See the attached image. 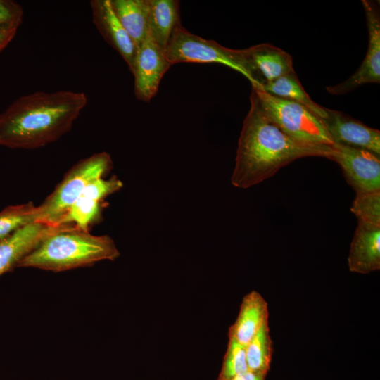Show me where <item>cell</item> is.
<instances>
[{"instance_id": "obj_1", "label": "cell", "mask_w": 380, "mask_h": 380, "mask_svg": "<svg viewBox=\"0 0 380 380\" xmlns=\"http://www.w3.org/2000/svg\"><path fill=\"white\" fill-rule=\"evenodd\" d=\"M251 108L238 142L231 182L246 189L271 177L280 168L305 156L329 158L331 146L298 143L284 132L265 113L251 91Z\"/></svg>"}, {"instance_id": "obj_2", "label": "cell", "mask_w": 380, "mask_h": 380, "mask_svg": "<svg viewBox=\"0 0 380 380\" xmlns=\"http://www.w3.org/2000/svg\"><path fill=\"white\" fill-rule=\"evenodd\" d=\"M83 92L36 91L17 99L0 114V146L34 149L68 132L87 106Z\"/></svg>"}, {"instance_id": "obj_3", "label": "cell", "mask_w": 380, "mask_h": 380, "mask_svg": "<svg viewBox=\"0 0 380 380\" xmlns=\"http://www.w3.org/2000/svg\"><path fill=\"white\" fill-rule=\"evenodd\" d=\"M120 252L107 235L95 236L75 224H66L44 238L16 267L62 272L114 260Z\"/></svg>"}, {"instance_id": "obj_4", "label": "cell", "mask_w": 380, "mask_h": 380, "mask_svg": "<svg viewBox=\"0 0 380 380\" xmlns=\"http://www.w3.org/2000/svg\"><path fill=\"white\" fill-rule=\"evenodd\" d=\"M165 55L171 65L178 63H220L243 75L251 86L257 85L246 49H232L205 39L189 32L180 22L173 30Z\"/></svg>"}, {"instance_id": "obj_5", "label": "cell", "mask_w": 380, "mask_h": 380, "mask_svg": "<svg viewBox=\"0 0 380 380\" xmlns=\"http://www.w3.org/2000/svg\"><path fill=\"white\" fill-rule=\"evenodd\" d=\"M113 167L109 153L100 152L78 161L65 175L53 192L37 206V222L60 225L64 216L83 190L103 177Z\"/></svg>"}, {"instance_id": "obj_6", "label": "cell", "mask_w": 380, "mask_h": 380, "mask_svg": "<svg viewBox=\"0 0 380 380\" xmlns=\"http://www.w3.org/2000/svg\"><path fill=\"white\" fill-rule=\"evenodd\" d=\"M252 92L268 117L296 141L312 146L334 144L322 120L305 106L273 96L258 86H252Z\"/></svg>"}, {"instance_id": "obj_7", "label": "cell", "mask_w": 380, "mask_h": 380, "mask_svg": "<svg viewBox=\"0 0 380 380\" xmlns=\"http://www.w3.org/2000/svg\"><path fill=\"white\" fill-rule=\"evenodd\" d=\"M331 147L329 159L339 164L356 193L380 191L379 156L341 144H333Z\"/></svg>"}, {"instance_id": "obj_8", "label": "cell", "mask_w": 380, "mask_h": 380, "mask_svg": "<svg viewBox=\"0 0 380 380\" xmlns=\"http://www.w3.org/2000/svg\"><path fill=\"white\" fill-rule=\"evenodd\" d=\"M368 30V49L366 56L357 71L344 82L327 91L333 95L350 92L360 85L380 82V15L376 3L362 0Z\"/></svg>"}, {"instance_id": "obj_9", "label": "cell", "mask_w": 380, "mask_h": 380, "mask_svg": "<svg viewBox=\"0 0 380 380\" xmlns=\"http://www.w3.org/2000/svg\"><path fill=\"white\" fill-rule=\"evenodd\" d=\"M171 64L165 51L153 40L149 31L138 46L132 74L137 99L148 102L158 91L160 82Z\"/></svg>"}, {"instance_id": "obj_10", "label": "cell", "mask_w": 380, "mask_h": 380, "mask_svg": "<svg viewBox=\"0 0 380 380\" xmlns=\"http://www.w3.org/2000/svg\"><path fill=\"white\" fill-rule=\"evenodd\" d=\"M327 117L321 119L334 144H341L380 155V132L348 115L326 108Z\"/></svg>"}, {"instance_id": "obj_11", "label": "cell", "mask_w": 380, "mask_h": 380, "mask_svg": "<svg viewBox=\"0 0 380 380\" xmlns=\"http://www.w3.org/2000/svg\"><path fill=\"white\" fill-rule=\"evenodd\" d=\"M92 21L105 41L125 60L132 72L137 46L126 32L116 14L110 0L90 2Z\"/></svg>"}, {"instance_id": "obj_12", "label": "cell", "mask_w": 380, "mask_h": 380, "mask_svg": "<svg viewBox=\"0 0 380 380\" xmlns=\"http://www.w3.org/2000/svg\"><path fill=\"white\" fill-rule=\"evenodd\" d=\"M122 182L116 177H103L91 182L83 190L61 221V224L75 223L77 227L88 231L100 213L101 202L108 195L120 190Z\"/></svg>"}, {"instance_id": "obj_13", "label": "cell", "mask_w": 380, "mask_h": 380, "mask_svg": "<svg viewBox=\"0 0 380 380\" xmlns=\"http://www.w3.org/2000/svg\"><path fill=\"white\" fill-rule=\"evenodd\" d=\"M64 224L51 225L42 222L27 224L0 241V276L16 267L47 236Z\"/></svg>"}, {"instance_id": "obj_14", "label": "cell", "mask_w": 380, "mask_h": 380, "mask_svg": "<svg viewBox=\"0 0 380 380\" xmlns=\"http://www.w3.org/2000/svg\"><path fill=\"white\" fill-rule=\"evenodd\" d=\"M349 270L369 274L380 269V226L358 222L348 257Z\"/></svg>"}, {"instance_id": "obj_15", "label": "cell", "mask_w": 380, "mask_h": 380, "mask_svg": "<svg viewBox=\"0 0 380 380\" xmlns=\"http://www.w3.org/2000/svg\"><path fill=\"white\" fill-rule=\"evenodd\" d=\"M246 50L258 87L294 72L292 57L272 44H260Z\"/></svg>"}, {"instance_id": "obj_16", "label": "cell", "mask_w": 380, "mask_h": 380, "mask_svg": "<svg viewBox=\"0 0 380 380\" xmlns=\"http://www.w3.org/2000/svg\"><path fill=\"white\" fill-rule=\"evenodd\" d=\"M268 319L267 300L259 292L251 291L243 296L237 317L229 327L228 337L246 346Z\"/></svg>"}, {"instance_id": "obj_17", "label": "cell", "mask_w": 380, "mask_h": 380, "mask_svg": "<svg viewBox=\"0 0 380 380\" xmlns=\"http://www.w3.org/2000/svg\"><path fill=\"white\" fill-rule=\"evenodd\" d=\"M148 31L155 42L165 51L175 26L179 20V1L148 0Z\"/></svg>"}, {"instance_id": "obj_18", "label": "cell", "mask_w": 380, "mask_h": 380, "mask_svg": "<svg viewBox=\"0 0 380 380\" xmlns=\"http://www.w3.org/2000/svg\"><path fill=\"white\" fill-rule=\"evenodd\" d=\"M122 25L138 46L148 32V0H110Z\"/></svg>"}, {"instance_id": "obj_19", "label": "cell", "mask_w": 380, "mask_h": 380, "mask_svg": "<svg viewBox=\"0 0 380 380\" xmlns=\"http://www.w3.org/2000/svg\"><path fill=\"white\" fill-rule=\"evenodd\" d=\"M261 88L273 96L301 104L320 119H324L327 117L326 108L311 99L301 85L295 72L267 83Z\"/></svg>"}, {"instance_id": "obj_20", "label": "cell", "mask_w": 380, "mask_h": 380, "mask_svg": "<svg viewBox=\"0 0 380 380\" xmlns=\"http://www.w3.org/2000/svg\"><path fill=\"white\" fill-rule=\"evenodd\" d=\"M274 351L268 321L265 322L245 346L248 369L267 375Z\"/></svg>"}, {"instance_id": "obj_21", "label": "cell", "mask_w": 380, "mask_h": 380, "mask_svg": "<svg viewBox=\"0 0 380 380\" xmlns=\"http://www.w3.org/2000/svg\"><path fill=\"white\" fill-rule=\"evenodd\" d=\"M37 206L32 202L10 205L0 212V241L18 229L37 222Z\"/></svg>"}, {"instance_id": "obj_22", "label": "cell", "mask_w": 380, "mask_h": 380, "mask_svg": "<svg viewBox=\"0 0 380 380\" xmlns=\"http://www.w3.org/2000/svg\"><path fill=\"white\" fill-rule=\"evenodd\" d=\"M350 210L358 222L380 226V191L357 192Z\"/></svg>"}, {"instance_id": "obj_23", "label": "cell", "mask_w": 380, "mask_h": 380, "mask_svg": "<svg viewBox=\"0 0 380 380\" xmlns=\"http://www.w3.org/2000/svg\"><path fill=\"white\" fill-rule=\"evenodd\" d=\"M248 370L245 346L229 338L217 380H231Z\"/></svg>"}, {"instance_id": "obj_24", "label": "cell", "mask_w": 380, "mask_h": 380, "mask_svg": "<svg viewBox=\"0 0 380 380\" xmlns=\"http://www.w3.org/2000/svg\"><path fill=\"white\" fill-rule=\"evenodd\" d=\"M23 18V10L17 2L0 0V30H18Z\"/></svg>"}, {"instance_id": "obj_25", "label": "cell", "mask_w": 380, "mask_h": 380, "mask_svg": "<svg viewBox=\"0 0 380 380\" xmlns=\"http://www.w3.org/2000/svg\"><path fill=\"white\" fill-rule=\"evenodd\" d=\"M18 30H0V53L12 41Z\"/></svg>"}, {"instance_id": "obj_26", "label": "cell", "mask_w": 380, "mask_h": 380, "mask_svg": "<svg viewBox=\"0 0 380 380\" xmlns=\"http://www.w3.org/2000/svg\"><path fill=\"white\" fill-rule=\"evenodd\" d=\"M266 375L255 373L248 370L247 372L239 374L231 380H265Z\"/></svg>"}]
</instances>
